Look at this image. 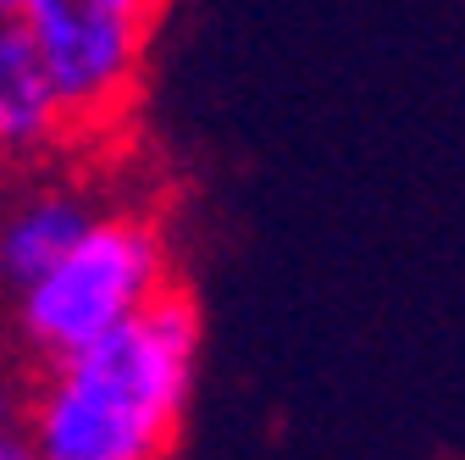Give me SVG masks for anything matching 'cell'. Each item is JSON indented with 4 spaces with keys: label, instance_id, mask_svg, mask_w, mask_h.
Returning <instances> with one entry per match:
<instances>
[{
    "label": "cell",
    "instance_id": "10",
    "mask_svg": "<svg viewBox=\"0 0 465 460\" xmlns=\"http://www.w3.org/2000/svg\"><path fill=\"white\" fill-rule=\"evenodd\" d=\"M0 161H6V155H0Z\"/></svg>",
    "mask_w": 465,
    "mask_h": 460
},
{
    "label": "cell",
    "instance_id": "4",
    "mask_svg": "<svg viewBox=\"0 0 465 460\" xmlns=\"http://www.w3.org/2000/svg\"><path fill=\"white\" fill-rule=\"evenodd\" d=\"M94 205L73 189H34L23 195L6 216H0V289L12 300L62 261L89 227H94Z\"/></svg>",
    "mask_w": 465,
    "mask_h": 460
},
{
    "label": "cell",
    "instance_id": "5",
    "mask_svg": "<svg viewBox=\"0 0 465 460\" xmlns=\"http://www.w3.org/2000/svg\"><path fill=\"white\" fill-rule=\"evenodd\" d=\"M67 134L62 95L50 84V67L34 34L6 17L0 23V155H39Z\"/></svg>",
    "mask_w": 465,
    "mask_h": 460
},
{
    "label": "cell",
    "instance_id": "8",
    "mask_svg": "<svg viewBox=\"0 0 465 460\" xmlns=\"http://www.w3.org/2000/svg\"><path fill=\"white\" fill-rule=\"evenodd\" d=\"M17 6H23V0H0V12H6V17H17Z\"/></svg>",
    "mask_w": 465,
    "mask_h": 460
},
{
    "label": "cell",
    "instance_id": "9",
    "mask_svg": "<svg viewBox=\"0 0 465 460\" xmlns=\"http://www.w3.org/2000/svg\"><path fill=\"white\" fill-rule=\"evenodd\" d=\"M0 23H6V12H0Z\"/></svg>",
    "mask_w": 465,
    "mask_h": 460
},
{
    "label": "cell",
    "instance_id": "7",
    "mask_svg": "<svg viewBox=\"0 0 465 460\" xmlns=\"http://www.w3.org/2000/svg\"><path fill=\"white\" fill-rule=\"evenodd\" d=\"M12 411H17V388L6 383V372H0V422H17Z\"/></svg>",
    "mask_w": 465,
    "mask_h": 460
},
{
    "label": "cell",
    "instance_id": "2",
    "mask_svg": "<svg viewBox=\"0 0 465 460\" xmlns=\"http://www.w3.org/2000/svg\"><path fill=\"white\" fill-rule=\"evenodd\" d=\"M166 289H172V255H166L161 222L139 211H111V216H94L89 234L34 289H23L12 311H17L23 344L50 366L62 355L89 350L94 338L116 333L123 322H134Z\"/></svg>",
    "mask_w": 465,
    "mask_h": 460
},
{
    "label": "cell",
    "instance_id": "1",
    "mask_svg": "<svg viewBox=\"0 0 465 460\" xmlns=\"http://www.w3.org/2000/svg\"><path fill=\"white\" fill-rule=\"evenodd\" d=\"M200 366V305L172 283L134 322L50 361L28 394L39 460H166L183 433Z\"/></svg>",
    "mask_w": 465,
    "mask_h": 460
},
{
    "label": "cell",
    "instance_id": "3",
    "mask_svg": "<svg viewBox=\"0 0 465 460\" xmlns=\"http://www.w3.org/2000/svg\"><path fill=\"white\" fill-rule=\"evenodd\" d=\"M166 0H23L17 23L34 34L67 128L111 123L139 89L144 50Z\"/></svg>",
    "mask_w": 465,
    "mask_h": 460
},
{
    "label": "cell",
    "instance_id": "6",
    "mask_svg": "<svg viewBox=\"0 0 465 460\" xmlns=\"http://www.w3.org/2000/svg\"><path fill=\"white\" fill-rule=\"evenodd\" d=\"M0 460H39V449H34L23 422H0Z\"/></svg>",
    "mask_w": 465,
    "mask_h": 460
}]
</instances>
